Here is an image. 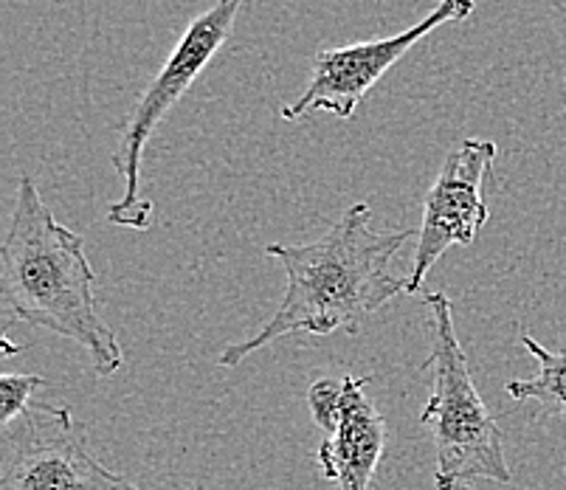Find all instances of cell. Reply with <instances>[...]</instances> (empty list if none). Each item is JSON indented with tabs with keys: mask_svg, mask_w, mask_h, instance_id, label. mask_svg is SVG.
Wrapping results in <instances>:
<instances>
[{
	"mask_svg": "<svg viewBox=\"0 0 566 490\" xmlns=\"http://www.w3.org/2000/svg\"><path fill=\"white\" fill-rule=\"evenodd\" d=\"M522 344L533 355L538 369L530 378L511 380L504 392L513 400H535L553 415H566V353H553L542 347L530 333H522Z\"/></svg>",
	"mask_w": 566,
	"mask_h": 490,
	"instance_id": "9",
	"label": "cell"
},
{
	"mask_svg": "<svg viewBox=\"0 0 566 490\" xmlns=\"http://www.w3.org/2000/svg\"><path fill=\"white\" fill-rule=\"evenodd\" d=\"M45 386L43 375H3L0 378V423L3 428L12 426L29 406L34 404V392Z\"/></svg>",
	"mask_w": 566,
	"mask_h": 490,
	"instance_id": "10",
	"label": "cell"
},
{
	"mask_svg": "<svg viewBox=\"0 0 566 490\" xmlns=\"http://www.w3.org/2000/svg\"><path fill=\"white\" fill-rule=\"evenodd\" d=\"M426 369L431 375V395L420 423L434 442L437 490H476V482L511 484L513 471L504 459L502 428L482 400L465 347L454 327V304L446 293H431Z\"/></svg>",
	"mask_w": 566,
	"mask_h": 490,
	"instance_id": "3",
	"label": "cell"
},
{
	"mask_svg": "<svg viewBox=\"0 0 566 490\" xmlns=\"http://www.w3.org/2000/svg\"><path fill=\"white\" fill-rule=\"evenodd\" d=\"M240 7H243V0H214V7L198 14L187 25V32L181 34L172 54L167 56L164 69L147 85L142 100L127 116L125 131H122L116 149H113V169H116L118 178L125 180V195L107 209V220L113 226L130 231L150 229L153 200L142 198L144 149H147L153 131L164 122V116L189 94V87L203 74L206 65L212 63L220 45L231 38Z\"/></svg>",
	"mask_w": 566,
	"mask_h": 490,
	"instance_id": "4",
	"label": "cell"
},
{
	"mask_svg": "<svg viewBox=\"0 0 566 490\" xmlns=\"http://www.w3.org/2000/svg\"><path fill=\"white\" fill-rule=\"evenodd\" d=\"M499 158L496 142L462 138L451 149L429 195L423 200V220L417 229L415 260L406 277V293L423 291L429 271L451 246H471L488 223L491 211L485 204V187Z\"/></svg>",
	"mask_w": 566,
	"mask_h": 490,
	"instance_id": "7",
	"label": "cell"
},
{
	"mask_svg": "<svg viewBox=\"0 0 566 490\" xmlns=\"http://www.w3.org/2000/svg\"><path fill=\"white\" fill-rule=\"evenodd\" d=\"M94 280L85 240L54 218L32 175H23L0 249V291L20 322L80 344L107 378L122 369L125 353L96 311Z\"/></svg>",
	"mask_w": 566,
	"mask_h": 490,
	"instance_id": "2",
	"label": "cell"
},
{
	"mask_svg": "<svg viewBox=\"0 0 566 490\" xmlns=\"http://www.w3.org/2000/svg\"><path fill=\"white\" fill-rule=\"evenodd\" d=\"M0 490H142L91 453L69 406L32 404L0 442Z\"/></svg>",
	"mask_w": 566,
	"mask_h": 490,
	"instance_id": "5",
	"label": "cell"
},
{
	"mask_svg": "<svg viewBox=\"0 0 566 490\" xmlns=\"http://www.w3.org/2000/svg\"><path fill=\"white\" fill-rule=\"evenodd\" d=\"M369 220L373 209L353 204L318 240L268 246V257L285 268V296L260 333L226 344L218 364L237 369L249 355L293 333L331 335L344 330L355 335L375 311L406 293V277H395L389 265L411 231H375Z\"/></svg>",
	"mask_w": 566,
	"mask_h": 490,
	"instance_id": "1",
	"label": "cell"
},
{
	"mask_svg": "<svg viewBox=\"0 0 566 490\" xmlns=\"http://www.w3.org/2000/svg\"><path fill=\"white\" fill-rule=\"evenodd\" d=\"M476 0H437V7L406 32L392 38L364 40V43L327 49L316 54L313 74L300 100L287 102L280 111L285 122L307 116L311 111H327L338 118H353L364 96L384 80L395 65L423 38L446 23H460L471 18Z\"/></svg>",
	"mask_w": 566,
	"mask_h": 490,
	"instance_id": "6",
	"label": "cell"
},
{
	"mask_svg": "<svg viewBox=\"0 0 566 490\" xmlns=\"http://www.w3.org/2000/svg\"><path fill=\"white\" fill-rule=\"evenodd\" d=\"M369 378H322L307 392V406L327 431L318 446L322 477L342 490H369L386 451V420L367 397Z\"/></svg>",
	"mask_w": 566,
	"mask_h": 490,
	"instance_id": "8",
	"label": "cell"
}]
</instances>
